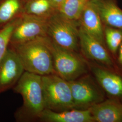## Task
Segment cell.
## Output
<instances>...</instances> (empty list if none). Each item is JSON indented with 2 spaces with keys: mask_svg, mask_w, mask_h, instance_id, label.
Here are the masks:
<instances>
[{
  "mask_svg": "<svg viewBox=\"0 0 122 122\" xmlns=\"http://www.w3.org/2000/svg\"><path fill=\"white\" fill-rule=\"evenodd\" d=\"M47 37L12 45L25 71L41 76L56 74L52 56L47 42Z\"/></svg>",
  "mask_w": 122,
  "mask_h": 122,
  "instance_id": "cell-1",
  "label": "cell"
},
{
  "mask_svg": "<svg viewBox=\"0 0 122 122\" xmlns=\"http://www.w3.org/2000/svg\"><path fill=\"white\" fill-rule=\"evenodd\" d=\"M15 92L21 95L23 100L19 116L25 119H37L45 109L42 76L25 71L14 87Z\"/></svg>",
  "mask_w": 122,
  "mask_h": 122,
  "instance_id": "cell-2",
  "label": "cell"
},
{
  "mask_svg": "<svg viewBox=\"0 0 122 122\" xmlns=\"http://www.w3.org/2000/svg\"><path fill=\"white\" fill-rule=\"evenodd\" d=\"M45 109L61 112L75 108L69 82L56 74L42 76Z\"/></svg>",
  "mask_w": 122,
  "mask_h": 122,
  "instance_id": "cell-3",
  "label": "cell"
},
{
  "mask_svg": "<svg viewBox=\"0 0 122 122\" xmlns=\"http://www.w3.org/2000/svg\"><path fill=\"white\" fill-rule=\"evenodd\" d=\"M55 73L67 81L78 79L86 72V66L75 52L61 47L47 36Z\"/></svg>",
  "mask_w": 122,
  "mask_h": 122,
  "instance_id": "cell-4",
  "label": "cell"
},
{
  "mask_svg": "<svg viewBox=\"0 0 122 122\" xmlns=\"http://www.w3.org/2000/svg\"><path fill=\"white\" fill-rule=\"evenodd\" d=\"M75 21L63 17L59 14L48 18L47 35L61 47L76 52L78 48L79 29Z\"/></svg>",
  "mask_w": 122,
  "mask_h": 122,
  "instance_id": "cell-5",
  "label": "cell"
},
{
  "mask_svg": "<svg viewBox=\"0 0 122 122\" xmlns=\"http://www.w3.org/2000/svg\"><path fill=\"white\" fill-rule=\"evenodd\" d=\"M48 19L25 14L18 20L12 34L10 43L12 45L21 44L48 36Z\"/></svg>",
  "mask_w": 122,
  "mask_h": 122,
  "instance_id": "cell-6",
  "label": "cell"
},
{
  "mask_svg": "<svg viewBox=\"0 0 122 122\" xmlns=\"http://www.w3.org/2000/svg\"><path fill=\"white\" fill-rule=\"evenodd\" d=\"M25 71L17 53L8 47L0 62V92L16 84Z\"/></svg>",
  "mask_w": 122,
  "mask_h": 122,
  "instance_id": "cell-7",
  "label": "cell"
},
{
  "mask_svg": "<svg viewBox=\"0 0 122 122\" xmlns=\"http://www.w3.org/2000/svg\"><path fill=\"white\" fill-rule=\"evenodd\" d=\"M68 82L75 108L90 107L101 101L100 93L87 78L76 79Z\"/></svg>",
  "mask_w": 122,
  "mask_h": 122,
  "instance_id": "cell-8",
  "label": "cell"
},
{
  "mask_svg": "<svg viewBox=\"0 0 122 122\" xmlns=\"http://www.w3.org/2000/svg\"><path fill=\"white\" fill-rule=\"evenodd\" d=\"M79 39L81 48L86 56L105 65H113L111 58L104 45L81 27L79 29Z\"/></svg>",
  "mask_w": 122,
  "mask_h": 122,
  "instance_id": "cell-9",
  "label": "cell"
},
{
  "mask_svg": "<svg viewBox=\"0 0 122 122\" xmlns=\"http://www.w3.org/2000/svg\"><path fill=\"white\" fill-rule=\"evenodd\" d=\"M79 20L83 30L104 45L105 35L102 20L92 0L87 2Z\"/></svg>",
  "mask_w": 122,
  "mask_h": 122,
  "instance_id": "cell-10",
  "label": "cell"
},
{
  "mask_svg": "<svg viewBox=\"0 0 122 122\" xmlns=\"http://www.w3.org/2000/svg\"><path fill=\"white\" fill-rule=\"evenodd\" d=\"M38 119L45 122H94L89 109L81 110L73 109L61 112L45 109Z\"/></svg>",
  "mask_w": 122,
  "mask_h": 122,
  "instance_id": "cell-11",
  "label": "cell"
},
{
  "mask_svg": "<svg viewBox=\"0 0 122 122\" xmlns=\"http://www.w3.org/2000/svg\"><path fill=\"white\" fill-rule=\"evenodd\" d=\"M89 109L94 122H122V105L115 100L96 103Z\"/></svg>",
  "mask_w": 122,
  "mask_h": 122,
  "instance_id": "cell-12",
  "label": "cell"
},
{
  "mask_svg": "<svg viewBox=\"0 0 122 122\" xmlns=\"http://www.w3.org/2000/svg\"><path fill=\"white\" fill-rule=\"evenodd\" d=\"M102 21L122 30V10L110 0H92Z\"/></svg>",
  "mask_w": 122,
  "mask_h": 122,
  "instance_id": "cell-13",
  "label": "cell"
},
{
  "mask_svg": "<svg viewBox=\"0 0 122 122\" xmlns=\"http://www.w3.org/2000/svg\"><path fill=\"white\" fill-rule=\"evenodd\" d=\"M92 71L105 92L112 96H122V78L120 76L98 67H93Z\"/></svg>",
  "mask_w": 122,
  "mask_h": 122,
  "instance_id": "cell-14",
  "label": "cell"
},
{
  "mask_svg": "<svg viewBox=\"0 0 122 122\" xmlns=\"http://www.w3.org/2000/svg\"><path fill=\"white\" fill-rule=\"evenodd\" d=\"M89 0H64L57 8L60 15L66 19L76 22L79 20Z\"/></svg>",
  "mask_w": 122,
  "mask_h": 122,
  "instance_id": "cell-15",
  "label": "cell"
},
{
  "mask_svg": "<svg viewBox=\"0 0 122 122\" xmlns=\"http://www.w3.org/2000/svg\"><path fill=\"white\" fill-rule=\"evenodd\" d=\"M55 8L50 0H30L25 7L26 14L48 18Z\"/></svg>",
  "mask_w": 122,
  "mask_h": 122,
  "instance_id": "cell-16",
  "label": "cell"
},
{
  "mask_svg": "<svg viewBox=\"0 0 122 122\" xmlns=\"http://www.w3.org/2000/svg\"><path fill=\"white\" fill-rule=\"evenodd\" d=\"M20 7L19 0H5L0 5V25L6 24L17 13Z\"/></svg>",
  "mask_w": 122,
  "mask_h": 122,
  "instance_id": "cell-17",
  "label": "cell"
},
{
  "mask_svg": "<svg viewBox=\"0 0 122 122\" xmlns=\"http://www.w3.org/2000/svg\"><path fill=\"white\" fill-rule=\"evenodd\" d=\"M17 20L10 21L0 30V62L9 47L12 34Z\"/></svg>",
  "mask_w": 122,
  "mask_h": 122,
  "instance_id": "cell-18",
  "label": "cell"
},
{
  "mask_svg": "<svg viewBox=\"0 0 122 122\" xmlns=\"http://www.w3.org/2000/svg\"><path fill=\"white\" fill-rule=\"evenodd\" d=\"M104 35L109 50L116 53L122 42V30L113 27H107Z\"/></svg>",
  "mask_w": 122,
  "mask_h": 122,
  "instance_id": "cell-19",
  "label": "cell"
},
{
  "mask_svg": "<svg viewBox=\"0 0 122 122\" xmlns=\"http://www.w3.org/2000/svg\"><path fill=\"white\" fill-rule=\"evenodd\" d=\"M50 0L52 3L53 5L56 9H57L59 6L64 1V0Z\"/></svg>",
  "mask_w": 122,
  "mask_h": 122,
  "instance_id": "cell-20",
  "label": "cell"
},
{
  "mask_svg": "<svg viewBox=\"0 0 122 122\" xmlns=\"http://www.w3.org/2000/svg\"><path fill=\"white\" fill-rule=\"evenodd\" d=\"M118 60L120 63L122 64V42L119 47V57Z\"/></svg>",
  "mask_w": 122,
  "mask_h": 122,
  "instance_id": "cell-21",
  "label": "cell"
}]
</instances>
